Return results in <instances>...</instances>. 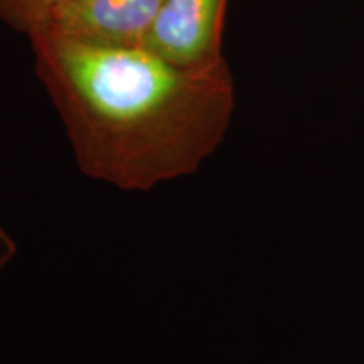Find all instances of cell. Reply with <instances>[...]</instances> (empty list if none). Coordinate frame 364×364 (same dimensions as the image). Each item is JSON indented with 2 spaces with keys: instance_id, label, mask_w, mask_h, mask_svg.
I'll return each instance as SVG.
<instances>
[{
  "instance_id": "5",
  "label": "cell",
  "mask_w": 364,
  "mask_h": 364,
  "mask_svg": "<svg viewBox=\"0 0 364 364\" xmlns=\"http://www.w3.org/2000/svg\"><path fill=\"white\" fill-rule=\"evenodd\" d=\"M17 253V243L11 235L0 226V272L6 268Z\"/></svg>"
},
{
  "instance_id": "1",
  "label": "cell",
  "mask_w": 364,
  "mask_h": 364,
  "mask_svg": "<svg viewBox=\"0 0 364 364\" xmlns=\"http://www.w3.org/2000/svg\"><path fill=\"white\" fill-rule=\"evenodd\" d=\"M27 39L36 76L90 179L145 193L199 171L230 130L236 90L228 63L188 71L145 48H103L46 31Z\"/></svg>"
},
{
  "instance_id": "2",
  "label": "cell",
  "mask_w": 364,
  "mask_h": 364,
  "mask_svg": "<svg viewBox=\"0 0 364 364\" xmlns=\"http://www.w3.org/2000/svg\"><path fill=\"white\" fill-rule=\"evenodd\" d=\"M228 4L230 0H164L142 48L181 70L211 71L225 66Z\"/></svg>"
},
{
  "instance_id": "4",
  "label": "cell",
  "mask_w": 364,
  "mask_h": 364,
  "mask_svg": "<svg viewBox=\"0 0 364 364\" xmlns=\"http://www.w3.org/2000/svg\"><path fill=\"white\" fill-rule=\"evenodd\" d=\"M61 2L65 0H0V22L16 33L29 36Z\"/></svg>"
},
{
  "instance_id": "3",
  "label": "cell",
  "mask_w": 364,
  "mask_h": 364,
  "mask_svg": "<svg viewBox=\"0 0 364 364\" xmlns=\"http://www.w3.org/2000/svg\"><path fill=\"white\" fill-rule=\"evenodd\" d=\"M162 4L164 0H65L36 31L103 48H142Z\"/></svg>"
}]
</instances>
